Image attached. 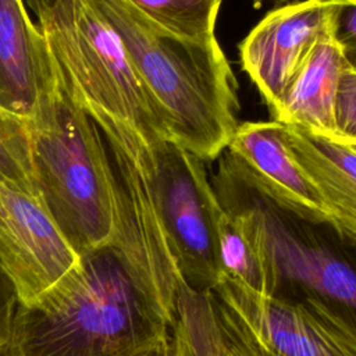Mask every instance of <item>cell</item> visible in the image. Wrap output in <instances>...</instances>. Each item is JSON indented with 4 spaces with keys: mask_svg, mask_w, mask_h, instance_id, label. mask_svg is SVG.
<instances>
[{
    "mask_svg": "<svg viewBox=\"0 0 356 356\" xmlns=\"http://www.w3.org/2000/svg\"><path fill=\"white\" fill-rule=\"evenodd\" d=\"M79 261L36 192L0 178V264L28 306Z\"/></svg>",
    "mask_w": 356,
    "mask_h": 356,
    "instance_id": "ba28073f",
    "label": "cell"
},
{
    "mask_svg": "<svg viewBox=\"0 0 356 356\" xmlns=\"http://www.w3.org/2000/svg\"><path fill=\"white\" fill-rule=\"evenodd\" d=\"M261 1H266V0H254V4H259V3H261Z\"/></svg>",
    "mask_w": 356,
    "mask_h": 356,
    "instance_id": "cb8c5ba5",
    "label": "cell"
},
{
    "mask_svg": "<svg viewBox=\"0 0 356 356\" xmlns=\"http://www.w3.org/2000/svg\"><path fill=\"white\" fill-rule=\"evenodd\" d=\"M146 165L159 216L188 282L213 286L220 273L213 227L220 202L204 161L175 140L163 139L147 150Z\"/></svg>",
    "mask_w": 356,
    "mask_h": 356,
    "instance_id": "52a82bcc",
    "label": "cell"
},
{
    "mask_svg": "<svg viewBox=\"0 0 356 356\" xmlns=\"http://www.w3.org/2000/svg\"><path fill=\"white\" fill-rule=\"evenodd\" d=\"M337 140L356 143V74L348 68L343 71L335 107Z\"/></svg>",
    "mask_w": 356,
    "mask_h": 356,
    "instance_id": "e0dca14e",
    "label": "cell"
},
{
    "mask_svg": "<svg viewBox=\"0 0 356 356\" xmlns=\"http://www.w3.org/2000/svg\"><path fill=\"white\" fill-rule=\"evenodd\" d=\"M206 289L264 356H356V320L316 295H266L221 271Z\"/></svg>",
    "mask_w": 356,
    "mask_h": 356,
    "instance_id": "8992f818",
    "label": "cell"
},
{
    "mask_svg": "<svg viewBox=\"0 0 356 356\" xmlns=\"http://www.w3.org/2000/svg\"><path fill=\"white\" fill-rule=\"evenodd\" d=\"M334 38L341 47L346 68L356 74V4L338 3Z\"/></svg>",
    "mask_w": 356,
    "mask_h": 356,
    "instance_id": "ac0fdd59",
    "label": "cell"
},
{
    "mask_svg": "<svg viewBox=\"0 0 356 356\" xmlns=\"http://www.w3.org/2000/svg\"><path fill=\"white\" fill-rule=\"evenodd\" d=\"M160 107L171 139L203 161L227 149L236 127V82L217 40L172 35L127 0H95Z\"/></svg>",
    "mask_w": 356,
    "mask_h": 356,
    "instance_id": "7a4b0ae2",
    "label": "cell"
},
{
    "mask_svg": "<svg viewBox=\"0 0 356 356\" xmlns=\"http://www.w3.org/2000/svg\"><path fill=\"white\" fill-rule=\"evenodd\" d=\"M227 150L281 206L313 224L331 225L338 232L323 196L289 152L280 122L273 120L238 124Z\"/></svg>",
    "mask_w": 356,
    "mask_h": 356,
    "instance_id": "30bf717a",
    "label": "cell"
},
{
    "mask_svg": "<svg viewBox=\"0 0 356 356\" xmlns=\"http://www.w3.org/2000/svg\"><path fill=\"white\" fill-rule=\"evenodd\" d=\"M140 356H175L172 331H170L167 335H164L160 341H157L152 348H149Z\"/></svg>",
    "mask_w": 356,
    "mask_h": 356,
    "instance_id": "ffe728a7",
    "label": "cell"
},
{
    "mask_svg": "<svg viewBox=\"0 0 356 356\" xmlns=\"http://www.w3.org/2000/svg\"><path fill=\"white\" fill-rule=\"evenodd\" d=\"M171 331L149 286L108 243L28 306L18 305L6 356H140Z\"/></svg>",
    "mask_w": 356,
    "mask_h": 356,
    "instance_id": "6da1fadb",
    "label": "cell"
},
{
    "mask_svg": "<svg viewBox=\"0 0 356 356\" xmlns=\"http://www.w3.org/2000/svg\"><path fill=\"white\" fill-rule=\"evenodd\" d=\"M338 3L303 0L278 7L239 46L242 68L273 111L314 46L334 35Z\"/></svg>",
    "mask_w": 356,
    "mask_h": 356,
    "instance_id": "9c48e42d",
    "label": "cell"
},
{
    "mask_svg": "<svg viewBox=\"0 0 356 356\" xmlns=\"http://www.w3.org/2000/svg\"><path fill=\"white\" fill-rule=\"evenodd\" d=\"M345 70L346 64L334 35L320 40L271 111L274 121L337 139L335 107Z\"/></svg>",
    "mask_w": 356,
    "mask_h": 356,
    "instance_id": "4fadbf2b",
    "label": "cell"
},
{
    "mask_svg": "<svg viewBox=\"0 0 356 356\" xmlns=\"http://www.w3.org/2000/svg\"><path fill=\"white\" fill-rule=\"evenodd\" d=\"M18 298L13 282L0 264V356H6Z\"/></svg>",
    "mask_w": 356,
    "mask_h": 356,
    "instance_id": "d6986e66",
    "label": "cell"
},
{
    "mask_svg": "<svg viewBox=\"0 0 356 356\" xmlns=\"http://www.w3.org/2000/svg\"><path fill=\"white\" fill-rule=\"evenodd\" d=\"M343 143H346V142H343ZM346 145H349L350 147H353L356 150V143H346Z\"/></svg>",
    "mask_w": 356,
    "mask_h": 356,
    "instance_id": "603a6c76",
    "label": "cell"
},
{
    "mask_svg": "<svg viewBox=\"0 0 356 356\" xmlns=\"http://www.w3.org/2000/svg\"><path fill=\"white\" fill-rule=\"evenodd\" d=\"M25 121L36 192L68 243L79 256L113 243L114 171L97 124L63 78Z\"/></svg>",
    "mask_w": 356,
    "mask_h": 356,
    "instance_id": "277c9868",
    "label": "cell"
},
{
    "mask_svg": "<svg viewBox=\"0 0 356 356\" xmlns=\"http://www.w3.org/2000/svg\"><path fill=\"white\" fill-rule=\"evenodd\" d=\"M334 3H348V4H356V0H331Z\"/></svg>",
    "mask_w": 356,
    "mask_h": 356,
    "instance_id": "7402d4cb",
    "label": "cell"
},
{
    "mask_svg": "<svg viewBox=\"0 0 356 356\" xmlns=\"http://www.w3.org/2000/svg\"><path fill=\"white\" fill-rule=\"evenodd\" d=\"M0 178L36 192L26 121L3 107H0Z\"/></svg>",
    "mask_w": 356,
    "mask_h": 356,
    "instance_id": "2e32d148",
    "label": "cell"
},
{
    "mask_svg": "<svg viewBox=\"0 0 356 356\" xmlns=\"http://www.w3.org/2000/svg\"><path fill=\"white\" fill-rule=\"evenodd\" d=\"M217 161L213 189L222 206L249 224L278 292L284 284H295L356 313V270L309 234L313 222L274 200L227 149Z\"/></svg>",
    "mask_w": 356,
    "mask_h": 356,
    "instance_id": "5b68a950",
    "label": "cell"
},
{
    "mask_svg": "<svg viewBox=\"0 0 356 356\" xmlns=\"http://www.w3.org/2000/svg\"><path fill=\"white\" fill-rule=\"evenodd\" d=\"M70 96L104 136L149 150L171 139L165 118L95 0H25Z\"/></svg>",
    "mask_w": 356,
    "mask_h": 356,
    "instance_id": "3957f363",
    "label": "cell"
},
{
    "mask_svg": "<svg viewBox=\"0 0 356 356\" xmlns=\"http://www.w3.org/2000/svg\"><path fill=\"white\" fill-rule=\"evenodd\" d=\"M296 163L328 206L338 232L356 243V150L303 128L281 124Z\"/></svg>",
    "mask_w": 356,
    "mask_h": 356,
    "instance_id": "7c38bea8",
    "label": "cell"
},
{
    "mask_svg": "<svg viewBox=\"0 0 356 356\" xmlns=\"http://www.w3.org/2000/svg\"><path fill=\"white\" fill-rule=\"evenodd\" d=\"M171 331L188 356H264L210 289L186 280L178 285Z\"/></svg>",
    "mask_w": 356,
    "mask_h": 356,
    "instance_id": "5bb4252c",
    "label": "cell"
},
{
    "mask_svg": "<svg viewBox=\"0 0 356 356\" xmlns=\"http://www.w3.org/2000/svg\"><path fill=\"white\" fill-rule=\"evenodd\" d=\"M159 28L196 42L216 38L222 0H127Z\"/></svg>",
    "mask_w": 356,
    "mask_h": 356,
    "instance_id": "9a60e30c",
    "label": "cell"
},
{
    "mask_svg": "<svg viewBox=\"0 0 356 356\" xmlns=\"http://www.w3.org/2000/svg\"><path fill=\"white\" fill-rule=\"evenodd\" d=\"M60 81L25 0H0V107L26 120Z\"/></svg>",
    "mask_w": 356,
    "mask_h": 356,
    "instance_id": "8fae6325",
    "label": "cell"
},
{
    "mask_svg": "<svg viewBox=\"0 0 356 356\" xmlns=\"http://www.w3.org/2000/svg\"><path fill=\"white\" fill-rule=\"evenodd\" d=\"M172 337H174V335H172ZM174 338H175V337H174ZM174 346H175V356H188L186 352H185V349L181 346V343L178 342L177 338L174 339Z\"/></svg>",
    "mask_w": 356,
    "mask_h": 356,
    "instance_id": "44dd1931",
    "label": "cell"
}]
</instances>
